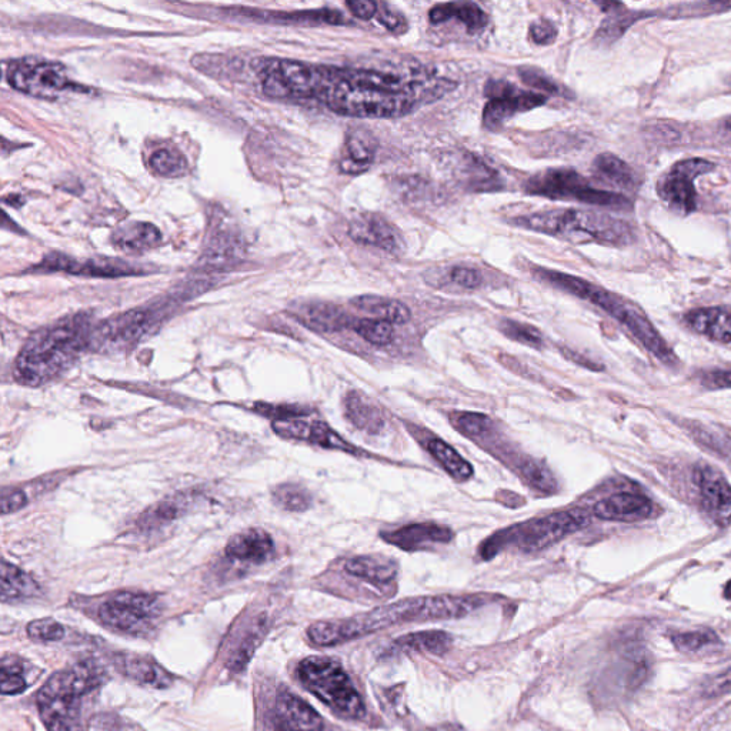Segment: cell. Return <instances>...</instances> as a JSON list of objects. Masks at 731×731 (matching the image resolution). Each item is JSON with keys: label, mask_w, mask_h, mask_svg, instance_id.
<instances>
[{"label": "cell", "mask_w": 731, "mask_h": 731, "mask_svg": "<svg viewBox=\"0 0 731 731\" xmlns=\"http://www.w3.org/2000/svg\"><path fill=\"white\" fill-rule=\"evenodd\" d=\"M6 76L12 88L40 99H58L66 90L75 88L65 66L49 60H15L10 62Z\"/></svg>", "instance_id": "9c48e42d"}, {"label": "cell", "mask_w": 731, "mask_h": 731, "mask_svg": "<svg viewBox=\"0 0 731 731\" xmlns=\"http://www.w3.org/2000/svg\"><path fill=\"white\" fill-rule=\"evenodd\" d=\"M427 452L432 455L433 459L439 463L443 469L446 470L447 475L452 477L456 482L463 483L467 480L472 479L475 469L473 466L463 459L456 449L452 446L447 445L445 440L442 439H429L426 442Z\"/></svg>", "instance_id": "d6a6232c"}, {"label": "cell", "mask_w": 731, "mask_h": 731, "mask_svg": "<svg viewBox=\"0 0 731 731\" xmlns=\"http://www.w3.org/2000/svg\"><path fill=\"white\" fill-rule=\"evenodd\" d=\"M486 96L489 102L483 110V125L489 130L500 129L517 113L529 112L547 102V96L542 93L522 90L502 80L487 83Z\"/></svg>", "instance_id": "7c38bea8"}, {"label": "cell", "mask_w": 731, "mask_h": 731, "mask_svg": "<svg viewBox=\"0 0 731 731\" xmlns=\"http://www.w3.org/2000/svg\"><path fill=\"white\" fill-rule=\"evenodd\" d=\"M293 316L309 329L319 333H335L353 327L352 319L342 307L325 302H307L296 305Z\"/></svg>", "instance_id": "7402d4cb"}, {"label": "cell", "mask_w": 731, "mask_h": 731, "mask_svg": "<svg viewBox=\"0 0 731 731\" xmlns=\"http://www.w3.org/2000/svg\"><path fill=\"white\" fill-rule=\"evenodd\" d=\"M345 412L353 426L369 435H380L386 420L382 409L370 397L360 392H349L345 397Z\"/></svg>", "instance_id": "484cf974"}, {"label": "cell", "mask_w": 731, "mask_h": 731, "mask_svg": "<svg viewBox=\"0 0 731 731\" xmlns=\"http://www.w3.org/2000/svg\"><path fill=\"white\" fill-rule=\"evenodd\" d=\"M450 422L462 435L469 437L473 442L486 439L494 432L493 420L482 413H457V415L450 416Z\"/></svg>", "instance_id": "74e56055"}, {"label": "cell", "mask_w": 731, "mask_h": 731, "mask_svg": "<svg viewBox=\"0 0 731 731\" xmlns=\"http://www.w3.org/2000/svg\"><path fill=\"white\" fill-rule=\"evenodd\" d=\"M149 166L162 178H179L185 173L186 160L176 150L159 149L149 159Z\"/></svg>", "instance_id": "f35d334b"}, {"label": "cell", "mask_w": 731, "mask_h": 731, "mask_svg": "<svg viewBox=\"0 0 731 731\" xmlns=\"http://www.w3.org/2000/svg\"><path fill=\"white\" fill-rule=\"evenodd\" d=\"M105 680L93 660L73 664L49 677L38 693L40 717L48 731H83L82 700Z\"/></svg>", "instance_id": "3957f363"}, {"label": "cell", "mask_w": 731, "mask_h": 731, "mask_svg": "<svg viewBox=\"0 0 731 731\" xmlns=\"http://www.w3.org/2000/svg\"><path fill=\"white\" fill-rule=\"evenodd\" d=\"M353 330L366 342L376 346L389 345L395 335L392 323L379 319L355 320Z\"/></svg>", "instance_id": "ab89813d"}, {"label": "cell", "mask_w": 731, "mask_h": 731, "mask_svg": "<svg viewBox=\"0 0 731 731\" xmlns=\"http://www.w3.org/2000/svg\"><path fill=\"white\" fill-rule=\"evenodd\" d=\"M534 275L550 285L559 287L564 292L572 293L580 299L589 300L593 305L602 307L610 316L626 326L654 356L659 357L662 362H673L674 356L670 352L669 346L654 329L652 323L647 320L642 310L633 303L626 302L622 297L613 295L602 287L594 286L580 277L557 272V270L534 267Z\"/></svg>", "instance_id": "5b68a950"}, {"label": "cell", "mask_w": 731, "mask_h": 731, "mask_svg": "<svg viewBox=\"0 0 731 731\" xmlns=\"http://www.w3.org/2000/svg\"><path fill=\"white\" fill-rule=\"evenodd\" d=\"M519 76L526 85H529L533 90H537V93H542V95L543 93H546V95H562L560 86L553 79H550L549 76L540 72V70L523 68L519 70Z\"/></svg>", "instance_id": "bcb514c9"}, {"label": "cell", "mask_w": 731, "mask_h": 731, "mask_svg": "<svg viewBox=\"0 0 731 731\" xmlns=\"http://www.w3.org/2000/svg\"><path fill=\"white\" fill-rule=\"evenodd\" d=\"M716 387H731V372H716L707 377V383Z\"/></svg>", "instance_id": "db71d44e"}, {"label": "cell", "mask_w": 731, "mask_h": 731, "mask_svg": "<svg viewBox=\"0 0 731 731\" xmlns=\"http://www.w3.org/2000/svg\"><path fill=\"white\" fill-rule=\"evenodd\" d=\"M382 539L405 552H420L430 549L435 544L452 542L453 532L443 524L415 523L382 533Z\"/></svg>", "instance_id": "ac0fdd59"}, {"label": "cell", "mask_w": 731, "mask_h": 731, "mask_svg": "<svg viewBox=\"0 0 731 731\" xmlns=\"http://www.w3.org/2000/svg\"><path fill=\"white\" fill-rule=\"evenodd\" d=\"M524 192L553 200H574L586 205L627 210L630 200L617 193L596 189L573 169H547L527 180Z\"/></svg>", "instance_id": "52a82bcc"}, {"label": "cell", "mask_w": 731, "mask_h": 731, "mask_svg": "<svg viewBox=\"0 0 731 731\" xmlns=\"http://www.w3.org/2000/svg\"><path fill=\"white\" fill-rule=\"evenodd\" d=\"M273 432L287 440H297L323 449L339 450L353 456H363V450L347 443L339 433L319 420L280 419L273 422Z\"/></svg>", "instance_id": "5bb4252c"}, {"label": "cell", "mask_w": 731, "mask_h": 731, "mask_svg": "<svg viewBox=\"0 0 731 731\" xmlns=\"http://www.w3.org/2000/svg\"><path fill=\"white\" fill-rule=\"evenodd\" d=\"M28 634L33 642L55 643L60 642L65 637V627L56 620L46 617V619L29 623Z\"/></svg>", "instance_id": "ee69618b"}, {"label": "cell", "mask_w": 731, "mask_h": 731, "mask_svg": "<svg viewBox=\"0 0 731 731\" xmlns=\"http://www.w3.org/2000/svg\"><path fill=\"white\" fill-rule=\"evenodd\" d=\"M687 325L700 335L714 342H731V309L729 307H704L686 315Z\"/></svg>", "instance_id": "cb8c5ba5"}, {"label": "cell", "mask_w": 731, "mask_h": 731, "mask_svg": "<svg viewBox=\"0 0 731 731\" xmlns=\"http://www.w3.org/2000/svg\"><path fill=\"white\" fill-rule=\"evenodd\" d=\"M225 554L233 562L263 564L275 556V542L262 529H249L235 534L225 547Z\"/></svg>", "instance_id": "44dd1931"}, {"label": "cell", "mask_w": 731, "mask_h": 731, "mask_svg": "<svg viewBox=\"0 0 731 731\" xmlns=\"http://www.w3.org/2000/svg\"><path fill=\"white\" fill-rule=\"evenodd\" d=\"M350 238L365 246H375L395 253L402 245V238L395 226L377 213H360L349 223Z\"/></svg>", "instance_id": "e0dca14e"}, {"label": "cell", "mask_w": 731, "mask_h": 731, "mask_svg": "<svg viewBox=\"0 0 731 731\" xmlns=\"http://www.w3.org/2000/svg\"><path fill=\"white\" fill-rule=\"evenodd\" d=\"M714 169V163L704 159H687L676 163L659 182L660 198L683 215L696 210L697 192L694 179Z\"/></svg>", "instance_id": "4fadbf2b"}, {"label": "cell", "mask_w": 731, "mask_h": 731, "mask_svg": "<svg viewBox=\"0 0 731 731\" xmlns=\"http://www.w3.org/2000/svg\"><path fill=\"white\" fill-rule=\"evenodd\" d=\"M112 243L129 253H142L162 243V233L148 222H130L120 226L112 235Z\"/></svg>", "instance_id": "4316f807"}, {"label": "cell", "mask_w": 731, "mask_h": 731, "mask_svg": "<svg viewBox=\"0 0 731 731\" xmlns=\"http://www.w3.org/2000/svg\"><path fill=\"white\" fill-rule=\"evenodd\" d=\"M297 676L303 686L330 709L347 719H362L365 704L342 664L330 657L313 656L297 666Z\"/></svg>", "instance_id": "8992f818"}, {"label": "cell", "mask_w": 731, "mask_h": 731, "mask_svg": "<svg viewBox=\"0 0 731 731\" xmlns=\"http://www.w3.org/2000/svg\"><path fill=\"white\" fill-rule=\"evenodd\" d=\"M345 570L350 576L373 584H389L396 579L397 566L382 556H357L347 560Z\"/></svg>", "instance_id": "4dcf8cb0"}, {"label": "cell", "mask_w": 731, "mask_h": 731, "mask_svg": "<svg viewBox=\"0 0 731 731\" xmlns=\"http://www.w3.org/2000/svg\"><path fill=\"white\" fill-rule=\"evenodd\" d=\"M589 516L582 510L549 514L543 519L532 520L507 529L510 543L519 544L527 553H536L560 542L564 537L579 532L589 524Z\"/></svg>", "instance_id": "30bf717a"}, {"label": "cell", "mask_w": 731, "mask_h": 731, "mask_svg": "<svg viewBox=\"0 0 731 731\" xmlns=\"http://www.w3.org/2000/svg\"><path fill=\"white\" fill-rule=\"evenodd\" d=\"M654 504L643 494L617 493L594 504L593 514L609 522L634 523L652 517Z\"/></svg>", "instance_id": "ffe728a7"}, {"label": "cell", "mask_w": 731, "mask_h": 731, "mask_svg": "<svg viewBox=\"0 0 731 731\" xmlns=\"http://www.w3.org/2000/svg\"><path fill=\"white\" fill-rule=\"evenodd\" d=\"M155 323V313L135 309L110 317L102 325L95 326L90 340V350L119 352L135 346Z\"/></svg>", "instance_id": "8fae6325"}, {"label": "cell", "mask_w": 731, "mask_h": 731, "mask_svg": "<svg viewBox=\"0 0 731 731\" xmlns=\"http://www.w3.org/2000/svg\"><path fill=\"white\" fill-rule=\"evenodd\" d=\"M239 15L266 20V22H289L296 25H349L350 20L336 9L299 10V12H269V10L239 9Z\"/></svg>", "instance_id": "603a6c76"}, {"label": "cell", "mask_w": 731, "mask_h": 731, "mask_svg": "<svg viewBox=\"0 0 731 731\" xmlns=\"http://www.w3.org/2000/svg\"><path fill=\"white\" fill-rule=\"evenodd\" d=\"M563 356L567 357V359L572 360L574 363H579L580 366L587 367V369H593V370H602V366L593 365V363H590L589 360L586 359V357H582L580 355H576V353L570 352V350H562Z\"/></svg>", "instance_id": "11a10c76"}, {"label": "cell", "mask_w": 731, "mask_h": 731, "mask_svg": "<svg viewBox=\"0 0 731 731\" xmlns=\"http://www.w3.org/2000/svg\"><path fill=\"white\" fill-rule=\"evenodd\" d=\"M529 35L536 45H552L557 38V29L549 19H539L530 25Z\"/></svg>", "instance_id": "c3c4849f"}, {"label": "cell", "mask_w": 731, "mask_h": 731, "mask_svg": "<svg viewBox=\"0 0 731 731\" xmlns=\"http://www.w3.org/2000/svg\"><path fill=\"white\" fill-rule=\"evenodd\" d=\"M0 674H2L0 689H2L3 696H15V694L22 693L28 687L25 676H23L22 667L18 663L8 662L6 657L3 659L2 673Z\"/></svg>", "instance_id": "f6af8a7d"}, {"label": "cell", "mask_w": 731, "mask_h": 731, "mask_svg": "<svg viewBox=\"0 0 731 731\" xmlns=\"http://www.w3.org/2000/svg\"><path fill=\"white\" fill-rule=\"evenodd\" d=\"M160 616L158 596L146 593H119L100 606L99 619L109 629L145 636Z\"/></svg>", "instance_id": "ba28073f"}, {"label": "cell", "mask_w": 731, "mask_h": 731, "mask_svg": "<svg viewBox=\"0 0 731 731\" xmlns=\"http://www.w3.org/2000/svg\"><path fill=\"white\" fill-rule=\"evenodd\" d=\"M594 172L600 179L619 186L622 189H632L636 185L633 170L629 168L624 160L617 158L612 153H602L597 156L593 163Z\"/></svg>", "instance_id": "836d02e7"}, {"label": "cell", "mask_w": 731, "mask_h": 731, "mask_svg": "<svg viewBox=\"0 0 731 731\" xmlns=\"http://www.w3.org/2000/svg\"><path fill=\"white\" fill-rule=\"evenodd\" d=\"M28 503V497L20 489H3L2 492V514L18 512Z\"/></svg>", "instance_id": "f907efd6"}, {"label": "cell", "mask_w": 731, "mask_h": 731, "mask_svg": "<svg viewBox=\"0 0 731 731\" xmlns=\"http://www.w3.org/2000/svg\"><path fill=\"white\" fill-rule=\"evenodd\" d=\"M186 506L182 499L165 500V502L150 507L148 512L140 517L139 524L143 527H159L170 523L185 513Z\"/></svg>", "instance_id": "60d3db41"}, {"label": "cell", "mask_w": 731, "mask_h": 731, "mask_svg": "<svg viewBox=\"0 0 731 731\" xmlns=\"http://www.w3.org/2000/svg\"><path fill=\"white\" fill-rule=\"evenodd\" d=\"M272 496L276 506L287 512H306L313 503L309 490L293 483L277 486Z\"/></svg>", "instance_id": "8d00e7d4"}, {"label": "cell", "mask_w": 731, "mask_h": 731, "mask_svg": "<svg viewBox=\"0 0 731 731\" xmlns=\"http://www.w3.org/2000/svg\"><path fill=\"white\" fill-rule=\"evenodd\" d=\"M429 19L433 25L445 23L450 19H459L465 23L469 32L482 30L489 22L485 10L473 2L440 3L430 10Z\"/></svg>", "instance_id": "f546056e"}, {"label": "cell", "mask_w": 731, "mask_h": 731, "mask_svg": "<svg viewBox=\"0 0 731 731\" xmlns=\"http://www.w3.org/2000/svg\"><path fill=\"white\" fill-rule=\"evenodd\" d=\"M456 88L427 68L347 69L316 66L312 99L337 115L389 119L409 115Z\"/></svg>", "instance_id": "6da1fadb"}, {"label": "cell", "mask_w": 731, "mask_h": 731, "mask_svg": "<svg viewBox=\"0 0 731 731\" xmlns=\"http://www.w3.org/2000/svg\"><path fill=\"white\" fill-rule=\"evenodd\" d=\"M435 731H450V730H443V729H442V730H440V729H439V730H435Z\"/></svg>", "instance_id": "680465c9"}, {"label": "cell", "mask_w": 731, "mask_h": 731, "mask_svg": "<svg viewBox=\"0 0 731 731\" xmlns=\"http://www.w3.org/2000/svg\"><path fill=\"white\" fill-rule=\"evenodd\" d=\"M36 272H65L75 276L89 277H123L142 275L145 270L130 266L128 262L119 259H88L78 260L62 253H50L43 257L42 262L35 267Z\"/></svg>", "instance_id": "9a60e30c"}, {"label": "cell", "mask_w": 731, "mask_h": 731, "mask_svg": "<svg viewBox=\"0 0 731 731\" xmlns=\"http://www.w3.org/2000/svg\"><path fill=\"white\" fill-rule=\"evenodd\" d=\"M450 280L463 289L473 290L482 286L483 276L479 270L470 269V267H455L450 272Z\"/></svg>", "instance_id": "681fc988"}, {"label": "cell", "mask_w": 731, "mask_h": 731, "mask_svg": "<svg viewBox=\"0 0 731 731\" xmlns=\"http://www.w3.org/2000/svg\"><path fill=\"white\" fill-rule=\"evenodd\" d=\"M674 646L680 652H699L704 647L719 643V637L710 630H699V632L679 633L672 637Z\"/></svg>", "instance_id": "7bdbcfd3"}, {"label": "cell", "mask_w": 731, "mask_h": 731, "mask_svg": "<svg viewBox=\"0 0 731 731\" xmlns=\"http://www.w3.org/2000/svg\"><path fill=\"white\" fill-rule=\"evenodd\" d=\"M118 664L120 672L142 686L166 689L173 683L170 673L150 657L122 654L118 657Z\"/></svg>", "instance_id": "d4e9b609"}, {"label": "cell", "mask_w": 731, "mask_h": 731, "mask_svg": "<svg viewBox=\"0 0 731 731\" xmlns=\"http://www.w3.org/2000/svg\"><path fill=\"white\" fill-rule=\"evenodd\" d=\"M40 587L35 579L15 564L2 562V602H22L39 596Z\"/></svg>", "instance_id": "1f68e13d"}, {"label": "cell", "mask_w": 731, "mask_h": 731, "mask_svg": "<svg viewBox=\"0 0 731 731\" xmlns=\"http://www.w3.org/2000/svg\"><path fill=\"white\" fill-rule=\"evenodd\" d=\"M499 327L503 335L514 342L534 347V349H540L543 346V335L537 327L510 319H504Z\"/></svg>", "instance_id": "b9f144b4"}, {"label": "cell", "mask_w": 731, "mask_h": 731, "mask_svg": "<svg viewBox=\"0 0 731 731\" xmlns=\"http://www.w3.org/2000/svg\"><path fill=\"white\" fill-rule=\"evenodd\" d=\"M396 644L402 649L439 654L440 656V654H445L452 646V637L445 632L432 630V632L412 633L399 637Z\"/></svg>", "instance_id": "e575fe53"}, {"label": "cell", "mask_w": 731, "mask_h": 731, "mask_svg": "<svg viewBox=\"0 0 731 731\" xmlns=\"http://www.w3.org/2000/svg\"><path fill=\"white\" fill-rule=\"evenodd\" d=\"M702 506L709 519L719 527L731 524V486L714 467L700 466L694 472Z\"/></svg>", "instance_id": "2e32d148"}, {"label": "cell", "mask_w": 731, "mask_h": 731, "mask_svg": "<svg viewBox=\"0 0 731 731\" xmlns=\"http://www.w3.org/2000/svg\"><path fill=\"white\" fill-rule=\"evenodd\" d=\"M350 305L360 312L373 316V319L386 320L392 325H405L412 319V312L405 303L389 297L362 295L353 297Z\"/></svg>", "instance_id": "83f0119b"}, {"label": "cell", "mask_w": 731, "mask_h": 731, "mask_svg": "<svg viewBox=\"0 0 731 731\" xmlns=\"http://www.w3.org/2000/svg\"><path fill=\"white\" fill-rule=\"evenodd\" d=\"M731 693V669L719 673L704 684V694L707 696H723Z\"/></svg>", "instance_id": "816d5d0a"}, {"label": "cell", "mask_w": 731, "mask_h": 731, "mask_svg": "<svg viewBox=\"0 0 731 731\" xmlns=\"http://www.w3.org/2000/svg\"><path fill=\"white\" fill-rule=\"evenodd\" d=\"M517 228L533 230L567 242H597L623 246L632 240V230L622 220L597 212L574 209L544 210L512 220Z\"/></svg>", "instance_id": "277c9868"}, {"label": "cell", "mask_w": 731, "mask_h": 731, "mask_svg": "<svg viewBox=\"0 0 731 731\" xmlns=\"http://www.w3.org/2000/svg\"><path fill=\"white\" fill-rule=\"evenodd\" d=\"M95 330L86 313L65 317L56 325L43 327L26 340L15 363L20 385L42 386L69 370L78 357L90 349Z\"/></svg>", "instance_id": "7a4b0ae2"}, {"label": "cell", "mask_w": 731, "mask_h": 731, "mask_svg": "<svg viewBox=\"0 0 731 731\" xmlns=\"http://www.w3.org/2000/svg\"><path fill=\"white\" fill-rule=\"evenodd\" d=\"M520 477L530 489L540 494H553L556 492V479L552 470L540 460L529 459L520 463Z\"/></svg>", "instance_id": "d590c367"}, {"label": "cell", "mask_w": 731, "mask_h": 731, "mask_svg": "<svg viewBox=\"0 0 731 731\" xmlns=\"http://www.w3.org/2000/svg\"><path fill=\"white\" fill-rule=\"evenodd\" d=\"M275 722L280 731H323L325 723L315 709L295 694L283 690L275 702Z\"/></svg>", "instance_id": "d6986e66"}, {"label": "cell", "mask_w": 731, "mask_h": 731, "mask_svg": "<svg viewBox=\"0 0 731 731\" xmlns=\"http://www.w3.org/2000/svg\"><path fill=\"white\" fill-rule=\"evenodd\" d=\"M375 158L373 136L365 130H355L346 139L345 156L340 168L349 175H362L372 166Z\"/></svg>", "instance_id": "f1b7e54d"}, {"label": "cell", "mask_w": 731, "mask_h": 731, "mask_svg": "<svg viewBox=\"0 0 731 731\" xmlns=\"http://www.w3.org/2000/svg\"><path fill=\"white\" fill-rule=\"evenodd\" d=\"M727 128H729L731 132V119L727 120Z\"/></svg>", "instance_id": "6f0895ef"}, {"label": "cell", "mask_w": 731, "mask_h": 731, "mask_svg": "<svg viewBox=\"0 0 731 731\" xmlns=\"http://www.w3.org/2000/svg\"><path fill=\"white\" fill-rule=\"evenodd\" d=\"M724 597L731 600V580L727 583L726 589H724Z\"/></svg>", "instance_id": "9f6ffc18"}, {"label": "cell", "mask_w": 731, "mask_h": 731, "mask_svg": "<svg viewBox=\"0 0 731 731\" xmlns=\"http://www.w3.org/2000/svg\"><path fill=\"white\" fill-rule=\"evenodd\" d=\"M346 6L352 12V15L362 20L375 18L377 9H379V5L372 2V0H350V2L346 3Z\"/></svg>", "instance_id": "f5cc1de1"}, {"label": "cell", "mask_w": 731, "mask_h": 731, "mask_svg": "<svg viewBox=\"0 0 731 731\" xmlns=\"http://www.w3.org/2000/svg\"><path fill=\"white\" fill-rule=\"evenodd\" d=\"M376 18L389 32L395 33V35H403L409 29L405 16L399 10L390 8L389 5H379Z\"/></svg>", "instance_id": "7dc6e473"}]
</instances>
